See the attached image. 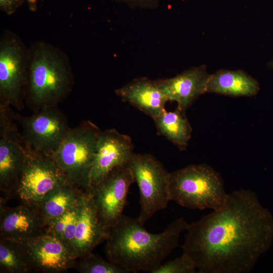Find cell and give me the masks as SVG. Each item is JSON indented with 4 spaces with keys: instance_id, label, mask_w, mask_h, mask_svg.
I'll return each instance as SVG.
<instances>
[{
    "instance_id": "cell-1",
    "label": "cell",
    "mask_w": 273,
    "mask_h": 273,
    "mask_svg": "<svg viewBox=\"0 0 273 273\" xmlns=\"http://www.w3.org/2000/svg\"><path fill=\"white\" fill-rule=\"evenodd\" d=\"M186 231L183 252L199 272L247 273L271 247L273 216L254 192L236 190Z\"/></svg>"
},
{
    "instance_id": "cell-2",
    "label": "cell",
    "mask_w": 273,
    "mask_h": 273,
    "mask_svg": "<svg viewBox=\"0 0 273 273\" xmlns=\"http://www.w3.org/2000/svg\"><path fill=\"white\" fill-rule=\"evenodd\" d=\"M189 225L176 219L162 232L151 233L138 218L123 214L109 230L105 252L108 260L127 272L152 273L178 245L180 234Z\"/></svg>"
},
{
    "instance_id": "cell-3",
    "label": "cell",
    "mask_w": 273,
    "mask_h": 273,
    "mask_svg": "<svg viewBox=\"0 0 273 273\" xmlns=\"http://www.w3.org/2000/svg\"><path fill=\"white\" fill-rule=\"evenodd\" d=\"M171 200L191 209L217 210L227 199L223 181L210 166L193 164L170 172Z\"/></svg>"
},
{
    "instance_id": "cell-4",
    "label": "cell",
    "mask_w": 273,
    "mask_h": 273,
    "mask_svg": "<svg viewBox=\"0 0 273 273\" xmlns=\"http://www.w3.org/2000/svg\"><path fill=\"white\" fill-rule=\"evenodd\" d=\"M127 166L140 192V211L137 218L141 224L157 211L165 209L171 201L168 172L154 156L134 153Z\"/></svg>"
},
{
    "instance_id": "cell-5",
    "label": "cell",
    "mask_w": 273,
    "mask_h": 273,
    "mask_svg": "<svg viewBox=\"0 0 273 273\" xmlns=\"http://www.w3.org/2000/svg\"><path fill=\"white\" fill-rule=\"evenodd\" d=\"M100 131L94 125L67 131L51 156L69 180L87 189L88 177Z\"/></svg>"
},
{
    "instance_id": "cell-6",
    "label": "cell",
    "mask_w": 273,
    "mask_h": 273,
    "mask_svg": "<svg viewBox=\"0 0 273 273\" xmlns=\"http://www.w3.org/2000/svg\"><path fill=\"white\" fill-rule=\"evenodd\" d=\"M71 181L51 156L27 150L19 181L11 194L15 195L20 204L38 209L49 192Z\"/></svg>"
},
{
    "instance_id": "cell-7",
    "label": "cell",
    "mask_w": 273,
    "mask_h": 273,
    "mask_svg": "<svg viewBox=\"0 0 273 273\" xmlns=\"http://www.w3.org/2000/svg\"><path fill=\"white\" fill-rule=\"evenodd\" d=\"M69 80L66 67L57 55L45 48L36 50L29 70L30 95L35 104L47 105L59 99Z\"/></svg>"
},
{
    "instance_id": "cell-8",
    "label": "cell",
    "mask_w": 273,
    "mask_h": 273,
    "mask_svg": "<svg viewBox=\"0 0 273 273\" xmlns=\"http://www.w3.org/2000/svg\"><path fill=\"white\" fill-rule=\"evenodd\" d=\"M134 182L127 165L117 167L88 188L101 223L108 232L123 215L130 186Z\"/></svg>"
},
{
    "instance_id": "cell-9",
    "label": "cell",
    "mask_w": 273,
    "mask_h": 273,
    "mask_svg": "<svg viewBox=\"0 0 273 273\" xmlns=\"http://www.w3.org/2000/svg\"><path fill=\"white\" fill-rule=\"evenodd\" d=\"M134 153L129 136L115 129L100 131L89 174L88 188L98 184L114 169L127 165Z\"/></svg>"
},
{
    "instance_id": "cell-10",
    "label": "cell",
    "mask_w": 273,
    "mask_h": 273,
    "mask_svg": "<svg viewBox=\"0 0 273 273\" xmlns=\"http://www.w3.org/2000/svg\"><path fill=\"white\" fill-rule=\"evenodd\" d=\"M21 243L30 271L56 273L75 266L76 257L51 235L46 233Z\"/></svg>"
},
{
    "instance_id": "cell-11",
    "label": "cell",
    "mask_w": 273,
    "mask_h": 273,
    "mask_svg": "<svg viewBox=\"0 0 273 273\" xmlns=\"http://www.w3.org/2000/svg\"><path fill=\"white\" fill-rule=\"evenodd\" d=\"M24 129L28 150L52 156L68 128L61 114L46 110L27 118Z\"/></svg>"
},
{
    "instance_id": "cell-12",
    "label": "cell",
    "mask_w": 273,
    "mask_h": 273,
    "mask_svg": "<svg viewBox=\"0 0 273 273\" xmlns=\"http://www.w3.org/2000/svg\"><path fill=\"white\" fill-rule=\"evenodd\" d=\"M1 238L22 243L47 233L39 210L24 204L7 207L1 202Z\"/></svg>"
},
{
    "instance_id": "cell-13",
    "label": "cell",
    "mask_w": 273,
    "mask_h": 273,
    "mask_svg": "<svg viewBox=\"0 0 273 273\" xmlns=\"http://www.w3.org/2000/svg\"><path fill=\"white\" fill-rule=\"evenodd\" d=\"M210 74L206 67H192L169 78L155 80L168 101L175 102L177 109L184 113L200 96L207 93Z\"/></svg>"
},
{
    "instance_id": "cell-14",
    "label": "cell",
    "mask_w": 273,
    "mask_h": 273,
    "mask_svg": "<svg viewBox=\"0 0 273 273\" xmlns=\"http://www.w3.org/2000/svg\"><path fill=\"white\" fill-rule=\"evenodd\" d=\"M108 233L100 221L88 189L84 190L79 200L76 226L75 255L76 258L92 252L95 247L106 240Z\"/></svg>"
},
{
    "instance_id": "cell-15",
    "label": "cell",
    "mask_w": 273,
    "mask_h": 273,
    "mask_svg": "<svg viewBox=\"0 0 273 273\" xmlns=\"http://www.w3.org/2000/svg\"><path fill=\"white\" fill-rule=\"evenodd\" d=\"M121 100L129 103L153 119L164 112L168 100L155 80L146 77L133 79L117 89Z\"/></svg>"
},
{
    "instance_id": "cell-16",
    "label": "cell",
    "mask_w": 273,
    "mask_h": 273,
    "mask_svg": "<svg viewBox=\"0 0 273 273\" xmlns=\"http://www.w3.org/2000/svg\"><path fill=\"white\" fill-rule=\"evenodd\" d=\"M25 62L23 51L14 40L4 41L0 47V92L9 102L20 95L24 80Z\"/></svg>"
},
{
    "instance_id": "cell-17",
    "label": "cell",
    "mask_w": 273,
    "mask_h": 273,
    "mask_svg": "<svg viewBox=\"0 0 273 273\" xmlns=\"http://www.w3.org/2000/svg\"><path fill=\"white\" fill-rule=\"evenodd\" d=\"M259 89L258 82L242 70H218L210 74L207 85V92L233 97L253 96Z\"/></svg>"
},
{
    "instance_id": "cell-18",
    "label": "cell",
    "mask_w": 273,
    "mask_h": 273,
    "mask_svg": "<svg viewBox=\"0 0 273 273\" xmlns=\"http://www.w3.org/2000/svg\"><path fill=\"white\" fill-rule=\"evenodd\" d=\"M25 150L7 136L0 140V189L11 194L19 181L23 166Z\"/></svg>"
},
{
    "instance_id": "cell-19",
    "label": "cell",
    "mask_w": 273,
    "mask_h": 273,
    "mask_svg": "<svg viewBox=\"0 0 273 273\" xmlns=\"http://www.w3.org/2000/svg\"><path fill=\"white\" fill-rule=\"evenodd\" d=\"M84 190L69 182L49 192L41 201L38 210L46 224L76 206Z\"/></svg>"
},
{
    "instance_id": "cell-20",
    "label": "cell",
    "mask_w": 273,
    "mask_h": 273,
    "mask_svg": "<svg viewBox=\"0 0 273 273\" xmlns=\"http://www.w3.org/2000/svg\"><path fill=\"white\" fill-rule=\"evenodd\" d=\"M153 120L159 135L165 137L179 149L186 148L192 129L183 112L177 108L174 111L165 110Z\"/></svg>"
},
{
    "instance_id": "cell-21",
    "label": "cell",
    "mask_w": 273,
    "mask_h": 273,
    "mask_svg": "<svg viewBox=\"0 0 273 273\" xmlns=\"http://www.w3.org/2000/svg\"><path fill=\"white\" fill-rule=\"evenodd\" d=\"M0 272H30L21 243L1 238Z\"/></svg>"
},
{
    "instance_id": "cell-22",
    "label": "cell",
    "mask_w": 273,
    "mask_h": 273,
    "mask_svg": "<svg viewBox=\"0 0 273 273\" xmlns=\"http://www.w3.org/2000/svg\"><path fill=\"white\" fill-rule=\"evenodd\" d=\"M78 259L80 260L77 270L82 273H127L118 265L92 252Z\"/></svg>"
},
{
    "instance_id": "cell-23",
    "label": "cell",
    "mask_w": 273,
    "mask_h": 273,
    "mask_svg": "<svg viewBox=\"0 0 273 273\" xmlns=\"http://www.w3.org/2000/svg\"><path fill=\"white\" fill-rule=\"evenodd\" d=\"M197 270L194 261L183 252L180 257L162 263L152 273H194Z\"/></svg>"
},
{
    "instance_id": "cell-24",
    "label": "cell",
    "mask_w": 273,
    "mask_h": 273,
    "mask_svg": "<svg viewBox=\"0 0 273 273\" xmlns=\"http://www.w3.org/2000/svg\"><path fill=\"white\" fill-rule=\"evenodd\" d=\"M79 203V201L74 208L51 221L47 226V233L61 241L65 229L78 211Z\"/></svg>"
},
{
    "instance_id": "cell-25",
    "label": "cell",
    "mask_w": 273,
    "mask_h": 273,
    "mask_svg": "<svg viewBox=\"0 0 273 273\" xmlns=\"http://www.w3.org/2000/svg\"><path fill=\"white\" fill-rule=\"evenodd\" d=\"M123 2L131 7L144 8H153L156 7L160 0H117Z\"/></svg>"
},
{
    "instance_id": "cell-26",
    "label": "cell",
    "mask_w": 273,
    "mask_h": 273,
    "mask_svg": "<svg viewBox=\"0 0 273 273\" xmlns=\"http://www.w3.org/2000/svg\"><path fill=\"white\" fill-rule=\"evenodd\" d=\"M24 0H0V7L8 14H13L22 4Z\"/></svg>"
},
{
    "instance_id": "cell-27",
    "label": "cell",
    "mask_w": 273,
    "mask_h": 273,
    "mask_svg": "<svg viewBox=\"0 0 273 273\" xmlns=\"http://www.w3.org/2000/svg\"><path fill=\"white\" fill-rule=\"evenodd\" d=\"M31 8L34 9L38 0H27Z\"/></svg>"
},
{
    "instance_id": "cell-28",
    "label": "cell",
    "mask_w": 273,
    "mask_h": 273,
    "mask_svg": "<svg viewBox=\"0 0 273 273\" xmlns=\"http://www.w3.org/2000/svg\"><path fill=\"white\" fill-rule=\"evenodd\" d=\"M269 66L271 68L273 69V60H272L271 62L269 63Z\"/></svg>"
}]
</instances>
